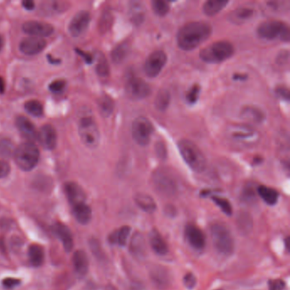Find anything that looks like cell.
<instances>
[{
	"label": "cell",
	"mask_w": 290,
	"mask_h": 290,
	"mask_svg": "<svg viewBox=\"0 0 290 290\" xmlns=\"http://www.w3.org/2000/svg\"><path fill=\"white\" fill-rule=\"evenodd\" d=\"M211 33L212 26L210 24L203 22H191L179 30L176 36L177 45L183 51H192L206 41Z\"/></svg>",
	"instance_id": "obj_1"
},
{
	"label": "cell",
	"mask_w": 290,
	"mask_h": 290,
	"mask_svg": "<svg viewBox=\"0 0 290 290\" xmlns=\"http://www.w3.org/2000/svg\"><path fill=\"white\" fill-rule=\"evenodd\" d=\"M226 135L230 143L239 148L255 147L261 139L258 131L244 124L230 125L226 130Z\"/></svg>",
	"instance_id": "obj_2"
},
{
	"label": "cell",
	"mask_w": 290,
	"mask_h": 290,
	"mask_svg": "<svg viewBox=\"0 0 290 290\" xmlns=\"http://www.w3.org/2000/svg\"><path fill=\"white\" fill-rule=\"evenodd\" d=\"M179 152L185 163L195 172H203L206 169L207 159L201 149L191 140L183 139L178 142Z\"/></svg>",
	"instance_id": "obj_3"
},
{
	"label": "cell",
	"mask_w": 290,
	"mask_h": 290,
	"mask_svg": "<svg viewBox=\"0 0 290 290\" xmlns=\"http://www.w3.org/2000/svg\"><path fill=\"white\" fill-rule=\"evenodd\" d=\"M211 233L214 249L221 255H232L235 249V242L230 230L223 224L214 223L211 226Z\"/></svg>",
	"instance_id": "obj_4"
},
{
	"label": "cell",
	"mask_w": 290,
	"mask_h": 290,
	"mask_svg": "<svg viewBox=\"0 0 290 290\" xmlns=\"http://www.w3.org/2000/svg\"><path fill=\"white\" fill-rule=\"evenodd\" d=\"M13 157L20 169L24 171H30L38 164L39 151L35 144L25 142L16 147Z\"/></svg>",
	"instance_id": "obj_5"
},
{
	"label": "cell",
	"mask_w": 290,
	"mask_h": 290,
	"mask_svg": "<svg viewBox=\"0 0 290 290\" xmlns=\"http://www.w3.org/2000/svg\"><path fill=\"white\" fill-rule=\"evenodd\" d=\"M233 45L227 41H218L211 44L200 51V58L207 63H220L233 56Z\"/></svg>",
	"instance_id": "obj_6"
},
{
	"label": "cell",
	"mask_w": 290,
	"mask_h": 290,
	"mask_svg": "<svg viewBox=\"0 0 290 290\" xmlns=\"http://www.w3.org/2000/svg\"><path fill=\"white\" fill-rule=\"evenodd\" d=\"M79 134L83 145L94 149L98 147L101 139L99 129L92 116L88 115L80 119Z\"/></svg>",
	"instance_id": "obj_7"
},
{
	"label": "cell",
	"mask_w": 290,
	"mask_h": 290,
	"mask_svg": "<svg viewBox=\"0 0 290 290\" xmlns=\"http://www.w3.org/2000/svg\"><path fill=\"white\" fill-rule=\"evenodd\" d=\"M258 35L265 40L279 38L281 41L289 42L290 39V27L287 24L279 21H268L259 26Z\"/></svg>",
	"instance_id": "obj_8"
},
{
	"label": "cell",
	"mask_w": 290,
	"mask_h": 290,
	"mask_svg": "<svg viewBox=\"0 0 290 290\" xmlns=\"http://www.w3.org/2000/svg\"><path fill=\"white\" fill-rule=\"evenodd\" d=\"M153 131L154 128L152 122L143 116L135 118L132 123V136L134 141L141 147H145L150 143Z\"/></svg>",
	"instance_id": "obj_9"
},
{
	"label": "cell",
	"mask_w": 290,
	"mask_h": 290,
	"mask_svg": "<svg viewBox=\"0 0 290 290\" xmlns=\"http://www.w3.org/2000/svg\"><path fill=\"white\" fill-rule=\"evenodd\" d=\"M153 183L161 194L173 196L177 191L175 177L165 169H158L153 175Z\"/></svg>",
	"instance_id": "obj_10"
},
{
	"label": "cell",
	"mask_w": 290,
	"mask_h": 290,
	"mask_svg": "<svg viewBox=\"0 0 290 290\" xmlns=\"http://www.w3.org/2000/svg\"><path fill=\"white\" fill-rule=\"evenodd\" d=\"M128 96L134 100H142L150 96L152 89L145 80L138 77H130L126 82Z\"/></svg>",
	"instance_id": "obj_11"
},
{
	"label": "cell",
	"mask_w": 290,
	"mask_h": 290,
	"mask_svg": "<svg viewBox=\"0 0 290 290\" xmlns=\"http://www.w3.org/2000/svg\"><path fill=\"white\" fill-rule=\"evenodd\" d=\"M167 63V54L163 51H156L147 57L144 65V72L149 78H156Z\"/></svg>",
	"instance_id": "obj_12"
},
{
	"label": "cell",
	"mask_w": 290,
	"mask_h": 290,
	"mask_svg": "<svg viewBox=\"0 0 290 290\" xmlns=\"http://www.w3.org/2000/svg\"><path fill=\"white\" fill-rule=\"evenodd\" d=\"M23 30L26 33L36 38L51 36L54 32V27L51 24L38 21H28L23 25Z\"/></svg>",
	"instance_id": "obj_13"
},
{
	"label": "cell",
	"mask_w": 290,
	"mask_h": 290,
	"mask_svg": "<svg viewBox=\"0 0 290 290\" xmlns=\"http://www.w3.org/2000/svg\"><path fill=\"white\" fill-rule=\"evenodd\" d=\"M90 23V14L88 11L77 13L68 26V31L73 37L82 35L86 31Z\"/></svg>",
	"instance_id": "obj_14"
},
{
	"label": "cell",
	"mask_w": 290,
	"mask_h": 290,
	"mask_svg": "<svg viewBox=\"0 0 290 290\" xmlns=\"http://www.w3.org/2000/svg\"><path fill=\"white\" fill-rule=\"evenodd\" d=\"M46 46L45 39L36 37H29L20 43V51L26 55H34L44 51Z\"/></svg>",
	"instance_id": "obj_15"
},
{
	"label": "cell",
	"mask_w": 290,
	"mask_h": 290,
	"mask_svg": "<svg viewBox=\"0 0 290 290\" xmlns=\"http://www.w3.org/2000/svg\"><path fill=\"white\" fill-rule=\"evenodd\" d=\"M185 237L190 245L195 249L202 250L206 244V238L204 233L197 226L189 224L185 227Z\"/></svg>",
	"instance_id": "obj_16"
},
{
	"label": "cell",
	"mask_w": 290,
	"mask_h": 290,
	"mask_svg": "<svg viewBox=\"0 0 290 290\" xmlns=\"http://www.w3.org/2000/svg\"><path fill=\"white\" fill-rule=\"evenodd\" d=\"M38 139L43 147L47 150H53L57 143V134L54 128L51 125L42 126L38 133Z\"/></svg>",
	"instance_id": "obj_17"
},
{
	"label": "cell",
	"mask_w": 290,
	"mask_h": 290,
	"mask_svg": "<svg viewBox=\"0 0 290 290\" xmlns=\"http://www.w3.org/2000/svg\"><path fill=\"white\" fill-rule=\"evenodd\" d=\"M52 230L54 232L55 236L61 240L63 244L64 249L67 252H70L74 248V238L72 236L70 229L62 223L54 224Z\"/></svg>",
	"instance_id": "obj_18"
},
{
	"label": "cell",
	"mask_w": 290,
	"mask_h": 290,
	"mask_svg": "<svg viewBox=\"0 0 290 290\" xmlns=\"http://www.w3.org/2000/svg\"><path fill=\"white\" fill-rule=\"evenodd\" d=\"M153 284L159 289H166L171 284V276L169 271L163 266H155L151 271Z\"/></svg>",
	"instance_id": "obj_19"
},
{
	"label": "cell",
	"mask_w": 290,
	"mask_h": 290,
	"mask_svg": "<svg viewBox=\"0 0 290 290\" xmlns=\"http://www.w3.org/2000/svg\"><path fill=\"white\" fill-rule=\"evenodd\" d=\"M65 192L67 199L73 206L76 204L84 203L85 195L83 189L75 182H67L65 185Z\"/></svg>",
	"instance_id": "obj_20"
},
{
	"label": "cell",
	"mask_w": 290,
	"mask_h": 290,
	"mask_svg": "<svg viewBox=\"0 0 290 290\" xmlns=\"http://www.w3.org/2000/svg\"><path fill=\"white\" fill-rule=\"evenodd\" d=\"M16 125L20 133L26 139L28 140H34L36 138H38V133L36 131L35 126L29 120L28 118L23 116L18 117L16 118Z\"/></svg>",
	"instance_id": "obj_21"
},
{
	"label": "cell",
	"mask_w": 290,
	"mask_h": 290,
	"mask_svg": "<svg viewBox=\"0 0 290 290\" xmlns=\"http://www.w3.org/2000/svg\"><path fill=\"white\" fill-rule=\"evenodd\" d=\"M130 250L131 254L135 258L141 260L146 256L147 254V245L144 237L140 233H135L131 238L130 244Z\"/></svg>",
	"instance_id": "obj_22"
},
{
	"label": "cell",
	"mask_w": 290,
	"mask_h": 290,
	"mask_svg": "<svg viewBox=\"0 0 290 290\" xmlns=\"http://www.w3.org/2000/svg\"><path fill=\"white\" fill-rule=\"evenodd\" d=\"M149 242L153 251L159 255H165L169 249L165 241L156 229H153L149 234Z\"/></svg>",
	"instance_id": "obj_23"
},
{
	"label": "cell",
	"mask_w": 290,
	"mask_h": 290,
	"mask_svg": "<svg viewBox=\"0 0 290 290\" xmlns=\"http://www.w3.org/2000/svg\"><path fill=\"white\" fill-rule=\"evenodd\" d=\"M73 262L77 274L80 277L85 276L89 271V259L86 253L83 250H78L74 253Z\"/></svg>",
	"instance_id": "obj_24"
},
{
	"label": "cell",
	"mask_w": 290,
	"mask_h": 290,
	"mask_svg": "<svg viewBox=\"0 0 290 290\" xmlns=\"http://www.w3.org/2000/svg\"><path fill=\"white\" fill-rule=\"evenodd\" d=\"M241 117L246 121L255 124H262V122L265 120V114L262 109L256 106L248 105L242 109Z\"/></svg>",
	"instance_id": "obj_25"
},
{
	"label": "cell",
	"mask_w": 290,
	"mask_h": 290,
	"mask_svg": "<svg viewBox=\"0 0 290 290\" xmlns=\"http://www.w3.org/2000/svg\"><path fill=\"white\" fill-rule=\"evenodd\" d=\"M255 14V11L249 7H240L237 10H233L229 15V19L231 23L237 25H240L242 23L249 21Z\"/></svg>",
	"instance_id": "obj_26"
},
{
	"label": "cell",
	"mask_w": 290,
	"mask_h": 290,
	"mask_svg": "<svg viewBox=\"0 0 290 290\" xmlns=\"http://www.w3.org/2000/svg\"><path fill=\"white\" fill-rule=\"evenodd\" d=\"M73 212L78 222L82 225H86L91 220L92 211L85 203H81L73 206Z\"/></svg>",
	"instance_id": "obj_27"
},
{
	"label": "cell",
	"mask_w": 290,
	"mask_h": 290,
	"mask_svg": "<svg viewBox=\"0 0 290 290\" xmlns=\"http://www.w3.org/2000/svg\"><path fill=\"white\" fill-rule=\"evenodd\" d=\"M130 17L135 25H140L146 18V10L143 3L140 1H133L130 5Z\"/></svg>",
	"instance_id": "obj_28"
},
{
	"label": "cell",
	"mask_w": 290,
	"mask_h": 290,
	"mask_svg": "<svg viewBox=\"0 0 290 290\" xmlns=\"http://www.w3.org/2000/svg\"><path fill=\"white\" fill-rule=\"evenodd\" d=\"M134 202L138 207L147 213H153L156 211V203L150 195L138 193L134 196Z\"/></svg>",
	"instance_id": "obj_29"
},
{
	"label": "cell",
	"mask_w": 290,
	"mask_h": 290,
	"mask_svg": "<svg viewBox=\"0 0 290 290\" xmlns=\"http://www.w3.org/2000/svg\"><path fill=\"white\" fill-rule=\"evenodd\" d=\"M228 3L227 0H208L204 3L203 10L206 16H215L223 10Z\"/></svg>",
	"instance_id": "obj_30"
},
{
	"label": "cell",
	"mask_w": 290,
	"mask_h": 290,
	"mask_svg": "<svg viewBox=\"0 0 290 290\" xmlns=\"http://www.w3.org/2000/svg\"><path fill=\"white\" fill-rule=\"evenodd\" d=\"M131 234V227H122L121 228L115 231L113 233L110 234L109 236V241L113 244H118L120 246L126 245L128 237Z\"/></svg>",
	"instance_id": "obj_31"
},
{
	"label": "cell",
	"mask_w": 290,
	"mask_h": 290,
	"mask_svg": "<svg viewBox=\"0 0 290 290\" xmlns=\"http://www.w3.org/2000/svg\"><path fill=\"white\" fill-rule=\"evenodd\" d=\"M28 256L31 264L35 267H38L44 262V259H45L44 249L41 246L38 245V244H32L29 247Z\"/></svg>",
	"instance_id": "obj_32"
},
{
	"label": "cell",
	"mask_w": 290,
	"mask_h": 290,
	"mask_svg": "<svg viewBox=\"0 0 290 290\" xmlns=\"http://www.w3.org/2000/svg\"><path fill=\"white\" fill-rule=\"evenodd\" d=\"M257 191L260 197L269 205H274L278 203L279 195L275 189L268 187L265 185H260L257 189Z\"/></svg>",
	"instance_id": "obj_33"
},
{
	"label": "cell",
	"mask_w": 290,
	"mask_h": 290,
	"mask_svg": "<svg viewBox=\"0 0 290 290\" xmlns=\"http://www.w3.org/2000/svg\"><path fill=\"white\" fill-rule=\"evenodd\" d=\"M130 45L128 43H122L117 45L112 51L111 57L114 63L119 64L125 61V58L127 57L128 54L130 53Z\"/></svg>",
	"instance_id": "obj_34"
},
{
	"label": "cell",
	"mask_w": 290,
	"mask_h": 290,
	"mask_svg": "<svg viewBox=\"0 0 290 290\" xmlns=\"http://www.w3.org/2000/svg\"><path fill=\"white\" fill-rule=\"evenodd\" d=\"M98 106L101 114L103 117H109L114 110V102L108 96H103L98 101Z\"/></svg>",
	"instance_id": "obj_35"
},
{
	"label": "cell",
	"mask_w": 290,
	"mask_h": 290,
	"mask_svg": "<svg viewBox=\"0 0 290 290\" xmlns=\"http://www.w3.org/2000/svg\"><path fill=\"white\" fill-rule=\"evenodd\" d=\"M170 103V94L167 89H161L155 99V106L159 111H165Z\"/></svg>",
	"instance_id": "obj_36"
},
{
	"label": "cell",
	"mask_w": 290,
	"mask_h": 290,
	"mask_svg": "<svg viewBox=\"0 0 290 290\" xmlns=\"http://www.w3.org/2000/svg\"><path fill=\"white\" fill-rule=\"evenodd\" d=\"M152 9L153 12L156 14L157 16H165L170 10L169 3L164 0H153L152 1Z\"/></svg>",
	"instance_id": "obj_37"
},
{
	"label": "cell",
	"mask_w": 290,
	"mask_h": 290,
	"mask_svg": "<svg viewBox=\"0 0 290 290\" xmlns=\"http://www.w3.org/2000/svg\"><path fill=\"white\" fill-rule=\"evenodd\" d=\"M25 109L29 114L32 115L34 117H40L44 113V107L41 102L36 100H31L26 102Z\"/></svg>",
	"instance_id": "obj_38"
},
{
	"label": "cell",
	"mask_w": 290,
	"mask_h": 290,
	"mask_svg": "<svg viewBox=\"0 0 290 290\" xmlns=\"http://www.w3.org/2000/svg\"><path fill=\"white\" fill-rule=\"evenodd\" d=\"M108 62L106 61L105 56L101 54L97 58V64H96V73L102 78H106L109 75Z\"/></svg>",
	"instance_id": "obj_39"
},
{
	"label": "cell",
	"mask_w": 290,
	"mask_h": 290,
	"mask_svg": "<svg viewBox=\"0 0 290 290\" xmlns=\"http://www.w3.org/2000/svg\"><path fill=\"white\" fill-rule=\"evenodd\" d=\"M15 147L13 146L12 142L7 139L0 140V156L3 158H10L14 155Z\"/></svg>",
	"instance_id": "obj_40"
},
{
	"label": "cell",
	"mask_w": 290,
	"mask_h": 290,
	"mask_svg": "<svg viewBox=\"0 0 290 290\" xmlns=\"http://www.w3.org/2000/svg\"><path fill=\"white\" fill-rule=\"evenodd\" d=\"M213 201L220 208V210L223 211L227 215H231L233 214V207L230 204V202L226 198H220V197H213Z\"/></svg>",
	"instance_id": "obj_41"
},
{
	"label": "cell",
	"mask_w": 290,
	"mask_h": 290,
	"mask_svg": "<svg viewBox=\"0 0 290 290\" xmlns=\"http://www.w3.org/2000/svg\"><path fill=\"white\" fill-rule=\"evenodd\" d=\"M200 90L201 88L198 84H194L193 86L191 87V89L189 90V92L186 95V100L189 103L191 104H194L197 102L200 95Z\"/></svg>",
	"instance_id": "obj_42"
},
{
	"label": "cell",
	"mask_w": 290,
	"mask_h": 290,
	"mask_svg": "<svg viewBox=\"0 0 290 290\" xmlns=\"http://www.w3.org/2000/svg\"><path fill=\"white\" fill-rule=\"evenodd\" d=\"M66 87V82L64 80H55L49 85V89L54 93L61 92Z\"/></svg>",
	"instance_id": "obj_43"
},
{
	"label": "cell",
	"mask_w": 290,
	"mask_h": 290,
	"mask_svg": "<svg viewBox=\"0 0 290 290\" xmlns=\"http://www.w3.org/2000/svg\"><path fill=\"white\" fill-rule=\"evenodd\" d=\"M183 281H184V284H185V287L189 289V290L193 289L196 286V284H197L196 277H195L194 274H192L191 272L185 274V277H184V280Z\"/></svg>",
	"instance_id": "obj_44"
},
{
	"label": "cell",
	"mask_w": 290,
	"mask_h": 290,
	"mask_svg": "<svg viewBox=\"0 0 290 290\" xmlns=\"http://www.w3.org/2000/svg\"><path fill=\"white\" fill-rule=\"evenodd\" d=\"M269 290H284L285 288L284 281L281 279H273L269 281Z\"/></svg>",
	"instance_id": "obj_45"
},
{
	"label": "cell",
	"mask_w": 290,
	"mask_h": 290,
	"mask_svg": "<svg viewBox=\"0 0 290 290\" xmlns=\"http://www.w3.org/2000/svg\"><path fill=\"white\" fill-rule=\"evenodd\" d=\"M10 172V166L4 160L0 159V179L6 177Z\"/></svg>",
	"instance_id": "obj_46"
},
{
	"label": "cell",
	"mask_w": 290,
	"mask_h": 290,
	"mask_svg": "<svg viewBox=\"0 0 290 290\" xmlns=\"http://www.w3.org/2000/svg\"><path fill=\"white\" fill-rule=\"evenodd\" d=\"M3 287L6 289H13V288L18 286L21 284V281L16 279V278H7L3 279Z\"/></svg>",
	"instance_id": "obj_47"
},
{
	"label": "cell",
	"mask_w": 290,
	"mask_h": 290,
	"mask_svg": "<svg viewBox=\"0 0 290 290\" xmlns=\"http://www.w3.org/2000/svg\"><path fill=\"white\" fill-rule=\"evenodd\" d=\"M111 23H112L111 15L109 13H106L103 16V19L101 22V29H102V32H105V30H107L110 27Z\"/></svg>",
	"instance_id": "obj_48"
},
{
	"label": "cell",
	"mask_w": 290,
	"mask_h": 290,
	"mask_svg": "<svg viewBox=\"0 0 290 290\" xmlns=\"http://www.w3.org/2000/svg\"><path fill=\"white\" fill-rule=\"evenodd\" d=\"M277 92H278V96H280L283 99L289 101L290 100V92H289V89L285 87H279L277 89Z\"/></svg>",
	"instance_id": "obj_49"
},
{
	"label": "cell",
	"mask_w": 290,
	"mask_h": 290,
	"mask_svg": "<svg viewBox=\"0 0 290 290\" xmlns=\"http://www.w3.org/2000/svg\"><path fill=\"white\" fill-rule=\"evenodd\" d=\"M277 61H278V63L281 64V65H284V64L287 63L288 61H289V52L288 51H283L278 55Z\"/></svg>",
	"instance_id": "obj_50"
},
{
	"label": "cell",
	"mask_w": 290,
	"mask_h": 290,
	"mask_svg": "<svg viewBox=\"0 0 290 290\" xmlns=\"http://www.w3.org/2000/svg\"><path fill=\"white\" fill-rule=\"evenodd\" d=\"M77 52L79 53L80 56H82L83 57V60L86 61L87 63H91L93 61V58L90 54H87L85 52H83V51H80L79 49H77L76 50Z\"/></svg>",
	"instance_id": "obj_51"
},
{
	"label": "cell",
	"mask_w": 290,
	"mask_h": 290,
	"mask_svg": "<svg viewBox=\"0 0 290 290\" xmlns=\"http://www.w3.org/2000/svg\"><path fill=\"white\" fill-rule=\"evenodd\" d=\"M23 6L25 8L26 10H32L35 8V4L30 0H25L23 2Z\"/></svg>",
	"instance_id": "obj_52"
},
{
	"label": "cell",
	"mask_w": 290,
	"mask_h": 290,
	"mask_svg": "<svg viewBox=\"0 0 290 290\" xmlns=\"http://www.w3.org/2000/svg\"><path fill=\"white\" fill-rule=\"evenodd\" d=\"M4 89H5V83H4V80H3V78L0 77V94H3Z\"/></svg>",
	"instance_id": "obj_53"
},
{
	"label": "cell",
	"mask_w": 290,
	"mask_h": 290,
	"mask_svg": "<svg viewBox=\"0 0 290 290\" xmlns=\"http://www.w3.org/2000/svg\"><path fill=\"white\" fill-rule=\"evenodd\" d=\"M2 47H3V38L0 36V51H1Z\"/></svg>",
	"instance_id": "obj_54"
},
{
	"label": "cell",
	"mask_w": 290,
	"mask_h": 290,
	"mask_svg": "<svg viewBox=\"0 0 290 290\" xmlns=\"http://www.w3.org/2000/svg\"></svg>",
	"instance_id": "obj_55"
}]
</instances>
